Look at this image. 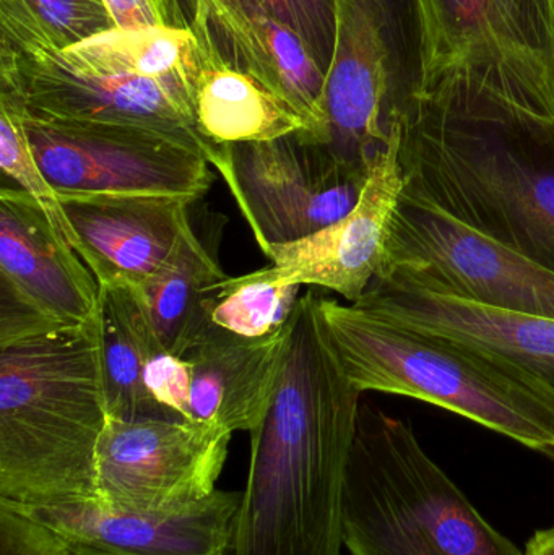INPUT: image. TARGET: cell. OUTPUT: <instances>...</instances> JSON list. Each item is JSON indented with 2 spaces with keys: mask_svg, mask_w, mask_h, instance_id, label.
<instances>
[{
  "mask_svg": "<svg viewBox=\"0 0 554 555\" xmlns=\"http://www.w3.org/2000/svg\"><path fill=\"white\" fill-rule=\"evenodd\" d=\"M319 294L299 297L266 416L250 430L228 555H340L342 502L360 391L332 348Z\"/></svg>",
  "mask_w": 554,
  "mask_h": 555,
  "instance_id": "6da1fadb",
  "label": "cell"
},
{
  "mask_svg": "<svg viewBox=\"0 0 554 555\" xmlns=\"http://www.w3.org/2000/svg\"><path fill=\"white\" fill-rule=\"evenodd\" d=\"M405 191L554 273V126L405 103Z\"/></svg>",
  "mask_w": 554,
  "mask_h": 555,
  "instance_id": "7a4b0ae2",
  "label": "cell"
},
{
  "mask_svg": "<svg viewBox=\"0 0 554 555\" xmlns=\"http://www.w3.org/2000/svg\"><path fill=\"white\" fill-rule=\"evenodd\" d=\"M107 423L96 315L0 348V501H98Z\"/></svg>",
  "mask_w": 554,
  "mask_h": 555,
  "instance_id": "3957f363",
  "label": "cell"
},
{
  "mask_svg": "<svg viewBox=\"0 0 554 555\" xmlns=\"http://www.w3.org/2000/svg\"><path fill=\"white\" fill-rule=\"evenodd\" d=\"M198 51L185 29H120L54 52L0 48V93L52 119L142 127L204 153L227 175L230 149H217L195 126L191 93Z\"/></svg>",
  "mask_w": 554,
  "mask_h": 555,
  "instance_id": "277c9868",
  "label": "cell"
},
{
  "mask_svg": "<svg viewBox=\"0 0 554 555\" xmlns=\"http://www.w3.org/2000/svg\"><path fill=\"white\" fill-rule=\"evenodd\" d=\"M332 348L360 393L426 401L554 456V397L529 375L441 336L319 294Z\"/></svg>",
  "mask_w": 554,
  "mask_h": 555,
  "instance_id": "5b68a950",
  "label": "cell"
},
{
  "mask_svg": "<svg viewBox=\"0 0 554 555\" xmlns=\"http://www.w3.org/2000/svg\"><path fill=\"white\" fill-rule=\"evenodd\" d=\"M410 9L416 72L403 104L554 126V0H410Z\"/></svg>",
  "mask_w": 554,
  "mask_h": 555,
  "instance_id": "8992f818",
  "label": "cell"
},
{
  "mask_svg": "<svg viewBox=\"0 0 554 555\" xmlns=\"http://www.w3.org/2000/svg\"><path fill=\"white\" fill-rule=\"evenodd\" d=\"M351 555H524L425 452L412 424L358 414L342 502Z\"/></svg>",
  "mask_w": 554,
  "mask_h": 555,
  "instance_id": "52a82bcc",
  "label": "cell"
},
{
  "mask_svg": "<svg viewBox=\"0 0 554 555\" xmlns=\"http://www.w3.org/2000/svg\"><path fill=\"white\" fill-rule=\"evenodd\" d=\"M373 283L554 319V273L403 189Z\"/></svg>",
  "mask_w": 554,
  "mask_h": 555,
  "instance_id": "ba28073f",
  "label": "cell"
},
{
  "mask_svg": "<svg viewBox=\"0 0 554 555\" xmlns=\"http://www.w3.org/2000/svg\"><path fill=\"white\" fill-rule=\"evenodd\" d=\"M23 122L33 155L59 198L165 195L198 201L214 184L204 153L153 130L52 119L25 107Z\"/></svg>",
  "mask_w": 554,
  "mask_h": 555,
  "instance_id": "9c48e42d",
  "label": "cell"
},
{
  "mask_svg": "<svg viewBox=\"0 0 554 555\" xmlns=\"http://www.w3.org/2000/svg\"><path fill=\"white\" fill-rule=\"evenodd\" d=\"M368 176L298 130L231 146L224 181L266 253L272 244L305 240L347 217Z\"/></svg>",
  "mask_w": 554,
  "mask_h": 555,
  "instance_id": "30bf717a",
  "label": "cell"
},
{
  "mask_svg": "<svg viewBox=\"0 0 554 555\" xmlns=\"http://www.w3.org/2000/svg\"><path fill=\"white\" fill-rule=\"evenodd\" d=\"M231 434L184 421L107 417L96 453V498L127 511H178L217 489Z\"/></svg>",
  "mask_w": 554,
  "mask_h": 555,
  "instance_id": "8fae6325",
  "label": "cell"
},
{
  "mask_svg": "<svg viewBox=\"0 0 554 555\" xmlns=\"http://www.w3.org/2000/svg\"><path fill=\"white\" fill-rule=\"evenodd\" d=\"M399 117L392 139L374 159L357 207L337 223L295 243L272 244L266 250L272 267L249 273L276 284H309L357 302L366 294L384 259L390 220L405 189L400 165Z\"/></svg>",
  "mask_w": 554,
  "mask_h": 555,
  "instance_id": "7c38bea8",
  "label": "cell"
},
{
  "mask_svg": "<svg viewBox=\"0 0 554 555\" xmlns=\"http://www.w3.org/2000/svg\"><path fill=\"white\" fill-rule=\"evenodd\" d=\"M390 46L377 0H337V42L324 91L327 146L370 171L392 139L399 101Z\"/></svg>",
  "mask_w": 554,
  "mask_h": 555,
  "instance_id": "4fadbf2b",
  "label": "cell"
},
{
  "mask_svg": "<svg viewBox=\"0 0 554 555\" xmlns=\"http://www.w3.org/2000/svg\"><path fill=\"white\" fill-rule=\"evenodd\" d=\"M240 504V492L215 491L178 511H127L100 501L15 507L55 531L72 555H228Z\"/></svg>",
  "mask_w": 554,
  "mask_h": 555,
  "instance_id": "5bb4252c",
  "label": "cell"
},
{
  "mask_svg": "<svg viewBox=\"0 0 554 555\" xmlns=\"http://www.w3.org/2000/svg\"><path fill=\"white\" fill-rule=\"evenodd\" d=\"M355 304L504 362L554 397V319L550 317L493 309L394 284L373 283Z\"/></svg>",
  "mask_w": 554,
  "mask_h": 555,
  "instance_id": "9a60e30c",
  "label": "cell"
},
{
  "mask_svg": "<svg viewBox=\"0 0 554 555\" xmlns=\"http://www.w3.org/2000/svg\"><path fill=\"white\" fill-rule=\"evenodd\" d=\"M77 254L100 284L140 289L178 246L195 201L165 195L61 198Z\"/></svg>",
  "mask_w": 554,
  "mask_h": 555,
  "instance_id": "2e32d148",
  "label": "cell"
},
{
  "mask_svg": "<svg viewBox=\"0 0 554 555\" xmlns=\"http://www.w3.org/2000/svg\"><path fill=\"white\" fill-rule=\"evenodd\" d=\"M0 289L57 325L90 322L100 281L22 189H0Z\"/></svg>",
  "mask_w": 554,
  "mask_h": 555,
  "instance_id": "e0dca14e",
  "label": "cell"
},
{
  "mask_svg": "<svg viewBox=\"0 0 554 555\" xmlns=\"http://www.w3.org/2000/svg\"><path fill=\"white\" fill-rule=\"evenodd\" d=\"M288 336L289 320L259 339L208 326L185 354L192 364V423L230 434L256 429L272 401Z\"/></svg>",
  "mask_w": 554,
  "mask_h": 555,
  "instance_id": "ac0fdd59",
  "label": "cell"
},
{
  "mask_svg": "<svg viewBox=\"0 0 554 555\" xmlns=\"http://www.w3.org/2000/svg\"><path fill=\"white\" fill-rule=\"evenodd\" d=\"M166 25L191 33L231 67L253 57L276 25L295 31L328 74L337 42V0H163Z\"/></svg>",
  "mask_w": 554,
  "mask_h": 555,
  "instance_id": "d6986e66",
  "label": "cell"
},
{
  "mask_svg": "<svg viewBox=\"0 0 554 555\" xmlns=\"http://www.w3.org/2000/svg\"><path fill=\"white\" fill-rule=\"evenodd\" d=\"M198 55L192 114L198 132L211 145L227 150L236 143L267 142L306 130L292 104L266 85L201 48Z\"/></svg>",
  "mask_w": 554,
  "mask_h": 555,
  "instance_id": "ffe728a7",
  "label": "cell"
},
{
  "mask_svg": "<svg viewBox=\"0 0 554 555\" xmlns=\"http://www.w3.org/2000/svg\"><path fill=\"white\" fill-rule=\"evenodd\" d=\"M96 323L107 417L166 421L143 382L146 362L163 345L136 291L100 284Z\"/></svg>",
  "mask_w": 554,
  "mask_h": 555,
  "instance_id": "44dd1931",
  "label": "cell"
},
{
  "mask_svg": "<svg viewBox=\"0 0 554 555\" xmlns=\"http://www.w3.org/2000/svg\"><path fill=\"white\" fill-rule=\"evenodd\" d=\"M224 278L217 256L198 240L191 223L162 269L133 289L169 352L185 358L197 345L210 326L214 286Z\"/></svg>",
  "mask_w": 554,
  "mask_h": 555,
  "instance_id": "7402d4cb",
  "label": "cell"
},
{
  "mask_svg": "<svg viewBox=\"0 0 554 555\" xmlns=\"http://www.w3.org/2000/svg\"><path fill=\"white\" fill-rule=\"evenodd\" d=\"M117 28L104 0H0V48L54 52Z\"/></svg>",
  "mask_w": 554,
  "mask_h": 555,
  "instance_id": "603a6c76",
  "label": "cell"
},
{
  "mask_svg": "<svg viewBox=\"0 0 554 555\" xmlns=\"http://www.w3.org/2000/svg\"><path fill=\"white\" fill-rule=\"evenodd\" d=\"M299 287L249 275L224 278L214 286L210 325L240 338H266L288 323L301 297Z\"/></svg>",
  "mask_w": 554,
  "mask_h": 555,
  "instance_id": "cb8c5ba5",
  "label": "cell"
},
{
  "mask_svg": "<svg viewBox=\"0 0 554 555\" xmlns=\"http://www.w3.org/2000/svg\"><path fill=\"white\" fill-rule=\"evenodd\" d=\"M0 168L7 179L18 184L41 207L59 236L77 253V236L65 217L61 198L33 155L23 122V106L7 93H0Z\"/></svg>",
  "mask_w": 554,
  "mask_h": 555,
  "instance_id": "d4e9b609",
  "label": "cell"
},
{
  "mask_svg": "<svg viewBox=\"0 0 554 555\" xmlns=\"http://www.w3.org/2000/svg\"><path fill=\"white\" fill-rule=\"evenodd\" d=\"M146 391L166 421H191L192 364L165 346L156 349L143 372Z\"/></svg>",
  "mask_w": 554,
  "mask_h": 555,
  "instance_id": "484cf974",
  "label": "cell"
},
{
  "mask_svg": "<svg viewBox=\"0 0 554 555\" xmlns=\"http://www.w3.org/2000/svg\"><path fill=\"white\" fill-rule=\"evenodd\" d=\"M0 555H72L67 544L51 528L0 501Z\"/></svg>",
  "mask_w": 554,
  "mask_h": 555,
  "instance_id": "4316f807",
  "label": "cell"
},
{
  "mask_svg": "<svg viewBox=\"0 0 554 555\" xmlns=\"http://www.w3.org/2000/svg\"><path fill=\"white\" fill-rule=\"evenodd\" d=\"M114 23L120 29L165 28L163 0H104Z\"/></svg>",
  "mask_w": 554,
  "mask_h": 555,
  "instance_id": "83f0119b",
  "label": "cell"
},
{
  "mask_svg": "<svg viewBox=\"0 0 554 555\" xmlns=\"http://www.w3.org/2000/svg\"><path fill=\"white\" fill-rule=\"evenodd\" d=\"M524 555H554V527L537 531L527 543Z\"/></svg>",
  "mask_w": 554,
  "mask_h": 555,
  "instance_id": "f1b7e54d",
  "label": "cell"
}]
</instances>
